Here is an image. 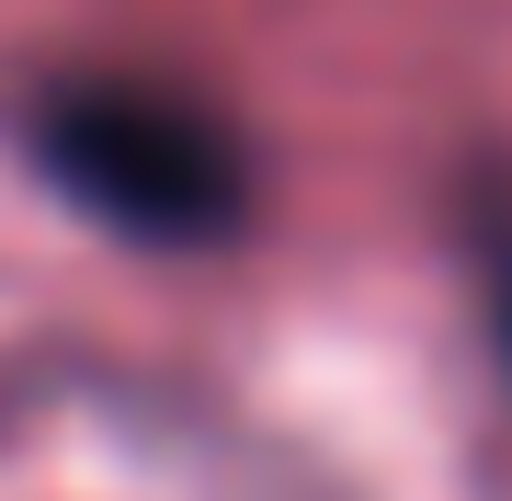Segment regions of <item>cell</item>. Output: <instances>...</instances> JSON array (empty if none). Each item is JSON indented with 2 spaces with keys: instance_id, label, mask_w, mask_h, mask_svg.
<instances>
[{
  "instance_id": "1",
  "label": "cell",
  "mask_w": 512,
  "mask_h": 501,
  "mask_svg": "<svg viewBox=\"0 0 512 501\" xmlns=\"http://www.w3.org/2000/svg\"><path fill=\"white\" fill-rule=\"evenodd\" d=\"M35 160L103 228L160 240V251L239 240V217H251V149L228 137V114H205L183 92H148V80H69V92H46Z\"/></svg>"
},
{
  "instance_id": "2",
  "label": "cell",
  "mask_w": 512,
  "mask_h": 501,
  "mask_svg": "<svg viewBox=\"0 0 512 501\" xmlns=\"http://www.w3.org/2000/svg\"><path fill=\"white\" fill-rule=\"evenodd\" d=\"M467 240H478V274H490V319H501V353H512V183H501V171L478 183Z\"/></svg>"
}]
</instances>
